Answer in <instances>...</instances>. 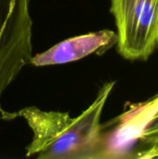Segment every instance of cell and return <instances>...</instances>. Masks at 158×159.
Instances as JSON below:
<instances>
[{"instance_id": "2", "label": "cell", "mask_w": 158, "mask_h": 159, "mask_svg": "<svg viewBox=\"0 0 158 159\" xmlns=\"http://www.w3.org/2000/svg\"><path fill=\"white\" fill-rule=\"evenodd\" d=\"M117 51L129 61H146L158 50V0H111Z\"/></svg>"}, {"instance_id": "5", "label": "cell", "mask_w": 158, "mask_h": 159, "mask_svg": "<svg viewBox=\"0 0 158 159\" xmlns=\"http://www.w3.org/2000/svg\"><path fill=\"white\" fill-rule=\"evenodd\" d=\"M158 134V106L156 107L153 114L148 117L145 125L138 134V138L142 143L150 140Z\"/></svg>"}, {"instance_id": "6", "label": "cell", "mask_w": 158, "mask_h": 159, "mask_svg": "<svg viewBox=\"0 0 158 159\" xmlns=\"http://www.w3.org/2000/svg\"><path fill=\"white\" fill-rule=\"evenodd\" d=\"M144 146L138 151L136 157L142 159H158V134L144 142Z\"/></svg>"}, {"instance_id": "3", "label": "cell", "mask_w": 158, "mask_h": 159, "mask_svg": "<svg viewBox=\"0 0 158 159\" xmlns=\"http://www.w3.org/2000/svg\"><path fill=\"white\" fill-rule=\"evenodd\" d=\"M31 59L29 0H0V97Z\"/></svg>"}, {"instance_id": "1", "label": "cell", "mask_w": 158, "mask_h": 159, "mask_svg": "<svg viewBox=\"0 0 158 159\" xmlns=\"http://www.w3.org/2000/svg\"><path fill=\"white\" fill-rule=\"evenodd\" d=\"M115 84L105 83L94 102L74 118L68 113L45 112L34 106L3 115L7 118L23 117L31 128L33 139L26 147L27 157L100 159L103 129L101 117Z\"/></svg>"}, {"instance_id": "4", "label": "cell", "mask_w": 158, "mask_h": 159, "mask_svg": "<svg viewBox=\"0 0 158 159\" xmlns=\"http://www.w3.org/2000/svg\"><path fill=\"white\" fill-rule=\"evenodd\" d=\"M117 43V34L112 30H102L65 39L47 50L32 57L34 66H47L73 62L92 53H104Z\"/></svg>"}]
</instances>
